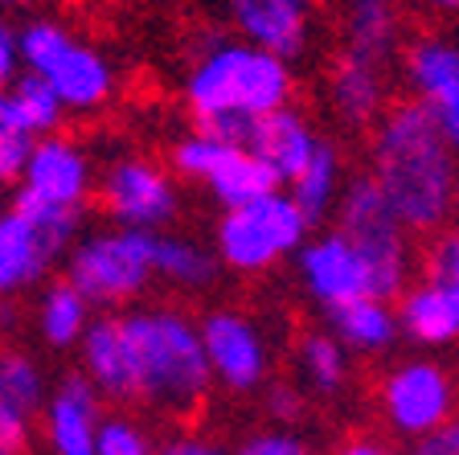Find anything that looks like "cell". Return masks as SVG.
<instances>
[{
  "label": "cell",
  "instance_id": "1",
  "mask_svg": "<svg viewBox=\"0 0 459 455\" xmlns=\"http://www.w3.org/2000/svg\"><path fill=\"white\" fill-rule=\"evenodd\" d=\"M296 95L291 62L267 54L238 38H201L185 74V103H189L197 132L242 148L250 124L279 111Z\"/></svg>",
  "mask_w": 459,
  "mask_h": 455
},
{
  "label": "cell",
  "instance_id": "2",
  "mask_svg": "<svg viewBox=\"0 0 459 455\" xmlns=\"http://www.w3.org/2000/svg\"><path fill=\"white\" fill-rule=\"evenodd\" d=\"M455 172V152L414 99L382 115L373 132V180L390 201L402 230L430 234L447 226Z\"/></svg>",
  "mask_w": 459,
  "mask_h": 455
},
{
  "label": "cell",
  "instance_id": "3",
  "mask_svg": "<svg viewBox=\"0 0 459 455\" xmlns=\"http://www.w3.org/2000/svg\"><path fill=\"white\" fill-rule=\"evenodd\" d=\"M127 353L132 402L164 415H189L210 394V365L197 320L172 303H148L115 316Z\"/></svg>",
  "mask_w": 459,
  "mask_h": 455
},
{
  "label": "cell",
  "instance_id": "4",
  "mask_svg": "<svg viewBox=\"0 0 459 455\" xmlns=\"http://www.w3.org/2000/svg\"><path fill=\"white\" fill-rule=\"evenodd\" d=\"M156 279V234L143 230H95L66 250V284L91 308H119L148 292Z\"/></svg>",
  "mask_w": 459,
  "mask_h": 455
},
{
  "label": "cell",
  "instance_id": "5",
  "mask_svg": "<svg viewBox=\"0 0 459 455\" xmlns=\"http://www.w3.org/2000/svg\"><path fill=\"white\" fill-rule=\"evenodd\" d=\"M17 46L21 66L46 78L62 111L86 115L115 99V66L107 62V54L70 38V29H62L57 21H29L17 33Z\"/></svg>",
  "mask_w": 459,
  "mask_h": 455
},
{
  "label": "cell",
  "instance_id": "6",
  "mask_svg": "<svg viewBox=\"0 0 459 455\" xmlns=\"http://www.w3.org/2000/svg\"><path fill=\"white\" fill-rule=\"evenodd\" d=\"M336 230H341L353 250L361 255L365 276H369V295L390 300V295L406 292L411 279V238L402 230V222L394 218L390 201L382 197L373 177H353L344 180L341 197H336Z\"/></svg>",
  "mask_w": 459,
  "mask_h": 455
},
{
  "label": "cell",
  "instance_id": "7",
  "mask_svg": "<svg viewBox=\"0 0 459 455\" xmlns=\"http://www.w3.org/2000/svg\"><path fill=\"white\" fill-rule=\"evenodd\" d=\"M307 238V222L287 193H267L250 206L226 209L213 230V255L238 276H263L291 258Z\"/></svg>",
  "mask_w": 459,
  "mask_h": 455
},
{
  "label": "cell",
  "instance_id": "8",
  "mask_svg": "<svg viewBox=\"0 0 459 455\" xmlns=\"http://www.w3.org/2000/svg\"><path fill=\"white\" fill-rule=\"evenodd\" d=\"M459 386L451 370L435 357H406L390 365L377 386V407H382L385 423L394 435L402 439H422L439 423L455 415Z\"/></svg>",
  "mask_w": 459,
  "mask_h": 455
},
{
  "label": "cell",
  "instance_id": "9",
  "mask_svg": "<svg viewBox=\"0 0 459 455\" xmlns=\"http://www.w3.org/2000/svg\"><path fill=\"white\" fill-rule=\"evenodd\" d=\"M99 197L115 226L143 230V234L172 226L181 214V193L172 177L148 156H119L107 164L103 180H99Z\"/></svg>",
  "mask_w": 459,
  "mask_h": 455
},
{
  "label": "cell",
  "instance_id": "10",
  "mask_svg": "<svg viewBox=\"0 0 459 455\" xmlns=\"http://www.w3.org/2000/svg\"><path fill=\"white\" fill-rule=\"evenodd\" d=\"M197 332L213 381H221L234 394H255L267 386L275 357H271V341L255 316L238 312V308H213L197 320Z\"/></svg>",
  "mask_w": 459,
  "mask_h": 455
},
{
  "label": "cell",
  "instance_id": "11",
  "mask_svg": "<svg viewBox=\"0 0 459 455\" xmlns=\"http://www.w3.org/2000/svg\"><path fill=\"white\" fill-rule=\"evenodd\" d=\"M406 83L419 95L414 103L435 119L447 148L459 156V41L419 38L406 49Z\"/></svg>",
  "mask_w": 459,
  "mask_h": 455
},
{
  "label": "cell",
  "instance_id": "12",
  "mask_svg": "<svg viewBox=\"0 0 459 455\" xmlns=\"http://www.w3.org/2000/svg\"><path fill=\"white\" fill-rule=\"evenodd\" d=\"M296 276H299V287L307 292V300L320 303L325 312L369 295L365 263L341 230L304 238V247L296 250Z\"/></svg>",
  "mask_w": 459,
  "mask_h": 455
},
{
  "label": "cell",
  "instance_id": "13",
  "mask_svg": "<svg viewBox=\"0 0 459 455\" xmlns=\"http://www.w3.org/2000/svg\"><path fill=\"white\" fill-rule=\"evenodd\" d=\"M21 189L49 201V206L82 209L95 189V164H91L82 144L70 136H38L29 148L25 169H21Z\"/></svg>",
  "mask_w": 459,
  "mask_h": 455
},
{
  "label": "cell",
  "instance_id": "14",
  "mask_svg": "<svg viewBox=\"0 0 459 455\" xmlns=\"http://www.w3.org/2000/svg\"><path fill=\"white\" fill-rule=\"evenodd\" d=\"M221 4H226V21L234 25L238 41H250L283 62H296L312 46V0H221Z\"/></svg>",
  "mask_w": 459,
  "mask_h": 455
},
{
  "label": "cell",
  "instance_id": "15",
  "mask_svg": "<svg viewBox=\"0 0 459 455\" xmlns=\"http://www.w3.org/2000/svg\"><path fill=\"white\" fill-rule=\"evenodd\" d=\"M49 455H95V431L103 423V394L82 373H66L46 394Z\"/></svg>",
  "mask_w": 459,
  "mask_h": 455
},
{
  "label": "cell",
  "instance_id": "16",
  "mask_svg": "<svg viewBox=\"0 0 459 455\" xmlns=\"http://www.w3.org/2000/svg\"><path fill=\"white\" fill-rule=\"evenodd\" d=\"M316 144H320V136L307 124V115L296 111V107H279V111H271L250 124V136L242 148H247L255 161L267 164V169L275 172V180L283 185V180H291L312 161Z\"/></svg>",
  "mask_w": 459,
  "mask_h": 455
},
{
  "label": "cell",
  "instance_id": "17",
  "mask_svg": "<svg viewBox=\"0 0 459 455\" xmlns=\"http://www.w3.org/2000/svg\"><path fill=\"white\" fill-rule=\"evenodd\" d=\"M57 258L62 255L41 238L38 226H29V222L21 218L17 209L0 214V295H4V300L29 292L33 284H41V279L54 271Z\"/></svg>",
  "mask_w": 459,
  "mask_h": 455
},
{
  "label": "cell",
  "instance_id": "18",
  "mask_svg": "<svg viewBox=\"0 0 459 455\" xmlns=\"http://www.w3.org/2000/svg\"><path fill=\"white\" fill-rule=\"evenodd\" d=\"M385 70L369 66V62H353V57H336L333 74H328V103H333L336 119L349 127H369L373 119H382L385 111Z\"/></svg>",
  "mask_w": 459,
  "mask_h": 455
},
{
  "label": "cell",
  "instance_id": "19",
  "mask_svg": "<svg viewBox=\"0 0 459 455\" xmlns=\"http://www.w3.org/2000/svg\"><path fill=\"white\" fill-rule=\"evenodd\" d=\"M344 57L382 66L398 49V4L394 0H344L341 9Z\"/></svg>",
  "mask_w": 459,
  "mask_h": 455
},
{
  "label": "cell",
  "instance_id": "20",
  "mask_svg": "<svg viewBox=\"0 0 459 455\" xmlns=\"http://www.w3.org/2000/svg\"><path fill=\"white\" fill-rule=\"evenodd\" d=\"M78 357H82V378L115 402H132V378H127V353H124V337H119V320L103 316L91 320L78 341Z\"/></svg>",
  "mask_w": 459,
  "mask_h": 455
},
{
  "label": "cell",
  "instance_id": "21",
  "mask_svg": "<svg viewBox=\"0 0 459 455\" xmlns=\"http://www.w3.org/2000/svg\"><path fill=\"white\" fill-rule=\"evenodd\" d=\"M394 316H398V332H406L422 349H447L459 341V308L430 279L406 287Z\"/></svg>",
  "mask_w": 459,
  "mask_h": 455
},
{
  "label": "cell",
  "instance_id": "22",
  "mask_svg": "<svg viewBox=\"0 0 459 455\" xmlns=\"http://www.w3.org/2000/svg\"><path fill=\"white\" fill-rule=\"evenodd\" d=\"M333 320V337L344 345V353H361V357H377V353H390L398 341V316H394L390 300H377V295H361L353 303H341L328 312Z\"/></svg>",
  "mask_w": 459,
  "mask_h": 455
},
{
  "label": "cell",
  "instance_id": "23",
  "mask_svg": "<svg viewBox=\"0 0 459 455\" xmlns=\"http://www.w3.org/2000/svg\"><path fill=\"white\" fill-rule=\"evenodd\" d=\"M291 193L287 197L296 201V209L304 214L307 226L316 222H325L328 214L336 209V197L344 189V161H341V148L333 140H320L312 152V161L296 172V177L287 180Z\"/></svg>",
  "mask_w": 459,
  "mask_h": 455
},
{
  "label": "cell",
  "instance_id": "24",
  "mask_svg": "<svg viewBox=\"0 0 459 455\" xmlns=\"http://www.w3.org/2000/svg\"><path fill=\"white\" fill-rule=\"evenodd\" d=\"M205 189H210V197L218 201L221 209H238V206H250V201L275 193L279 180H275V172L263 161H255L247 148H226L218 169L205 177Z\"/></svg>",
  "mask_w": 459,
  "mask_h": 455
},
{
  "label": "cell",
  "instance_id": "25",
  "mask_svg": "<svg viewBox=\"0 0 459 455\" xmlns=\"http://www.w3.org/2000/svg\"><path fill=\"white\" fill-rule=\"evenodd\" d=\"M296 378L320 398H336L353 378V361L333 332H304L296 345Z\"/></svg>",
  "mask_w": 459,
  "mask_h": 455
},
{
  "label": "cell",
  "instance_id": "26",
  "mask_svg": "<svg viewBox=\"0 0 459 455\" xmlns=\"http://www.w3.org/2000/svg\"><path fill=\"white\" fill-rule=\"evenodd\" d=\"M218 255L189 234H160L156 238V276L181 292H205L218 279Z\"/></svg>",
  "mask_w": 459,
  "mask_h": 455
},
{
  "label": "cell",
  "instance_id": "27",
  "mask_svg": "<svg viewBox=\"0 0 459 455\" xmlns=\"http://www.w3.org/2000/svg\"><path fill=\"white\" fill-rule=\"evenodd\" d=\"M91 320H95V316H91V303H86L66 279H57V284H49L46 292H41L38 332L49 349H74Z\"/></svg>",
  "mask_w": 459,
  "mask_h": 455
},
{
  "label": "cell",
  "instance_id": "28",
  "mask_svg": "<svg viewBox=\"0 0 459 455\" xmlns=\"http://www.w3.org/2000/svg\"><path fill=\"white\" fill-rule=\"evenodd\" d=\"M13 209H17V214L29 222V226H38L41 238H46V242H49V247H54L62 258H66V250L78 242V230H82V209L49 206V201L33 197V193H25V189L17 193Z\"/></svg>",
  "mask_w": 459,
  "mask_h": 455
},
{
  "label": "cell",
  "instance_id": "29",
  "mask_svg": "<svg viewBox=\"0 0 459 455\" xmlns=\"http://www.w3.org/2000/svg\"><path fill=\"white\" fill-rule=\"evenodd\" d=\"M0 386L13 394V402L29 410V415H38L46 407V370H41L38 361L29 357L21 349H0Z\"/></svg>",
  "mask_w": 459,
  "mask_h": 455
},
{
  "label": "cell",
  "instance_id": "30",
  "mask_svg": "<svg viewBox=\"0 0 459 455\" xmlns=\"http://www.w3.org/2000/svg\"><path fill=\"white\" fill-rule=\"evenodd\" d=\"M9 91H13V99H17L21 115H25V127H29V136H33V140H38V136H49L57 124H62V115H66V111H62V103H57L54 91L46 86V78L21 74Z\"/></svg>",
  "mask_w": 459,
  "mask_h": 455
},
{
  "label": "cell",
  "instance_id": "31",
  "mask_svg": "<svg viewBox=\"0 0 459 455\" xmlns=\"http://www.w3.org/2000/svg\"><path fill=\"white\" fill-rule=\"evenodd\" d=\"M95 455H156V439L140 418L103 415L95 431Z\"/></svg>",
  "mask_w": 459,
  "mask_h": 455
},
{
  "label": "cell",
  "instance_id": "32",
  "mask_svg": "<svg viewBox=\"0 0 459 455\" xmlns=\"http://www.w3.org/2000/svg\"><path fill=\"white\" fill-rule=\"evenodd\" d=\"M226 148H230V144L213 140V136H205V132L181 136V140L172 144V156H169L172 172H177V177H185V180H201V185H205V177L218 169V161L226 156Z\"/></svg>",
  "mask_w": 459,
  "mask_h": 455
},
{
  "label": "cell",
  "instance_id": "33",
  "mask_svg": "<svg viewBox=\"0 0 459 455\" xmlns=\"http://www.w3.org/2000/svg\"><path fill=\"white\" fill-rule=\"evenodd\" d=\"M427 279L459 308V226L447 230V234H443L439 242L430 247V255H427Z\"/></svg>",
  "mask_w": 459,
  "mask_h": 455
},
{
  "label": "cell",
  "instance_id": "34",
  "mask_svg": "<svg viewBox=\"0 0 459 455\" xmlns=\"http://www.w3.org/2000/svg\"><path fill=\"white\" fill-rule=\"evenodd\" d=\"M29 431H33V415L0 386V455H25Z\"/></svg>",
  "mask_w": 459,
  "mask_h": 455
},
{
  "label": "cell",
  "instance_id": "35",
  "mask_svg": "<svg viewBox=\"0 0 459 455\" xmlns=\"http://www.w3.org/2000/svg\"><path fill=\"white\" fill-rule=\"evenodd\" d=\"M226 455H312V443L299 439L296 431H287V427H271V431H255V435H247L234 451H226Z\"/></svg>",
  "mask_w": 459,
  "mask_h": 455
},
{
  "label": "cell",
  "instance_id": "36",
  "mask_svg": "<svg viewBox=\"0 0 459 455\" xmlns=\"http://www.w3.org/2000/svg\"><path fill=\"white\" fill-rule=\"evenodd\" d=\"M263 410H267L271 423L291 427V423H299V415H304V389L287 386V381H271V386L263 389Z\"/></svg>",
  "mask_w": 459,
  "mask_h": 455
},
{
  "label": "cell",
  "instance_id": "37",
  "mask_svg": "<svg viewBox=\"0 0 459 455\" xmlns=\"http://www.w3.org/2000/svg\"><path fill=\"white\" fill-rule=\"evenodd\" d=\"M29 148H33V136L0 132V185L21 177V169H25V161H29Z\"/></svg>",
  "mask_w": 459,
  "mask_h": 455
},
{
  "label": "cell",
  "instance_id": "38",
  "mask_svg": "<svg viewBox=\"0 0 459 455\" xmlns=\"http://www.w3.org/2000/svg\"><path fill=\"white\" fill-rule=\"evenodd\" d=\"M411 455H459V415H451L447 423H439L435 431L414 439Z\"/></svg>",
  "mask_w": 459,
  "mask_h": 455
},
{
  "label": "cell",
  "instance_id": "39",
  "mask_svg": "<svg viewBox=\"0 0 459 455\" xmlns=\"http://www.w3.org/2000/svg\"><path fill=\"white\" fill-rule=\"evenodd\" d=\"M156 455H226V447L210 435H197V431H177L164 443H156Z\"/></svg>",
  "mask_w": 459,
  "mask_h": 455
},
{
  "label": "cell",
  "instance_id": "40",
  "mask_svg": "<svg viewBox=\"0 0 459 455\" xmlns=\"http://www.w3.org/2000/svg\"><path fill=\"white\" fill-rule=\"evenodd\" d=\"M21 78V46H17V29L9 21H0V91H9Z\"/></svg>",
  "mask_w": 459,
  "mask_h": 455
},
{
  "label": "cell",
  "instance_id": "41",
  "mask_svg": "<svg viewBox=\"0 0 459 455\" xmlns=\"http://www.w3.org/2000/svg\"><path fill=\"white\" fill-rule=\"evenodd\" d=\"M333 455H402L394 451L385 439H373V435H353V439H344V443H336Z\"/></svg>",
  "mask_w": 459,
  "mask_h": 455
},
{
  "label": "cell",
  "instance_id": "42",
  "mask_svg": "<svg viewBox=\"0 0 459 455\" xmlns=\"http://www.w3.org/2000/svg\"><path fill=\"white\" fill-rule=\"evenodd\" d=\"M17 320H21L17 308H13V303H0V332H13L17 328Z\"/></svg>",
  "mask_w": 459,
  "mask_h": 455
},
{
  "label": "cell",
  "instance_id": "43",
  "mask_svg": "<svg viewBox=\"0 0 459 455\" xmlns=\"http://www.w3.org/2000/svg\"><path fill=\"white\" fill-rule=\"evenodd\" d=\"M435 13H459V0H427Z\"/></svg>",
  "mask_w": 459,
  "mask_h": 455
},
{
  "label": "cell",
  "instance_id": "44",
  "mask_svg": "<svg viewBox=\"0 0 459 455\" xmlns=\"http://www.w3.org/2000/svg\"><path fill=\"white\" fill-rule=\"evenodd\" d=\"M451 214H459V172H455V189H451Z\"/></svg>",
  "mask_w": 459,
  "mask_h": 455
},
{
  "label": "cell",
  "instance_id": "45",
  "mask_svg": "<svg viewBox=\"0 0 459 455\" xmlns=\"http://www.w3.org/2000/svg\"><path fill=\"white\" fill-rule=\"evenodd\" d=\"M0 4H25V0H0Z\"/></svg>",
  "mask_w": 459,
  "mask_h": 455
}]
</instances>
